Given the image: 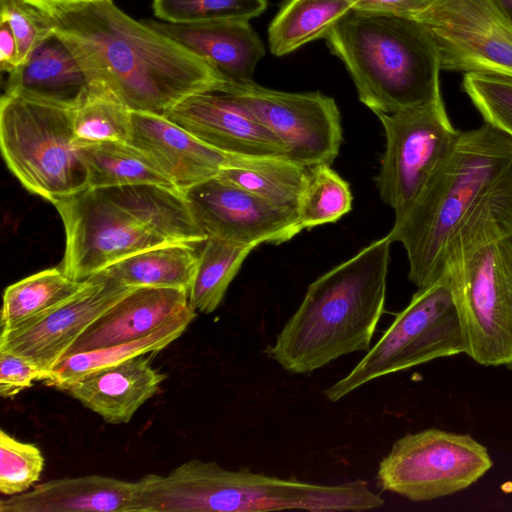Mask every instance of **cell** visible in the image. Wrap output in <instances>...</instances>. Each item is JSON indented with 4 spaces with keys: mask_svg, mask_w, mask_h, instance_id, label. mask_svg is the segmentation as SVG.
Here are the masks:
<instances>
[{
    "mask_svg": "<svg viewBox=\"0 0 512 512\" xmlns=\"http://www.w3.org/2000/svg\"><path fill=\"white\" fill-rule=\"evenodd\" d=\"M308 167L288 157L232 156L219 177L264 200L296 211Z\"/></svg>",
    "mask_w": 512,
    "mask_h": 512,
    "instance_id": "obj_25",
    "label": "cell"
},
{
    "mask_svg": "<svg viewBox=\"0 0 512 512\" xmlns=\"http://www.w3.org/2000/svg\"><path fill=\"white\" fill-rule=\"evenodd\" d=\"M72 127L77 145L129 142L132 110L109 90L90 85L72 108Z\"/></svg>",
    "mask_w": 512,
    "mask_h": 512,
    "instance_id": "obj_30",
    "label": "cell"
},
{
    "mask_svg": "<svg viewBox=\"0 0 512 512\" xmlns=\"http://www.w3.org/2000/svg\"><path fill=\"white\" fill-rule=\"evenodd\" d=\"M512 24V0H494Z\"/></svg>",
    "mask_w": 512,
    "mask_h": 512,
    "instance_id": "obj_40",
    "label": "cell"
},
{
    "mask_svg": "<svg viewBox=\"0 0 512 512\" xmlns=\"http://www.w3.org/2000/svg\"><path fill=\"white\" fill-rule=\"evenodd\" d=\"M207 237L257 247L287 242L303 230L296 211L276 206L223 180L201 182L184 193Z\"/></svg>",
    "mask_w": 512,
    "mask_h": 512,
    "instance_id": "obj_14",
    "label": "cell"
},
{
    "mask_svg": "<svg viewBox=\"0 0 512 512\" xmlns=\"http://www.w3.org/2000/svg\"><path fill=\"white\" fill-rule=\"evenodd\" d=\"M75 296L10 331H2L0 350L21 356L50 374L79 336L102 314L138 287L98 272ZM47 377V378H48Z\"/></svg>",
    "mask_w": 512,
    "mask_h": 512,
    "instance_id": "obj_15",
    "label": "cell"
},
{
    "mask_svg": "<svg viewBox=\"0 0 512 512\" xmlns=\"http://www.w3.org/2000/svg\"><path fill=\"white\" fill-rule=\"evenodd\" d=\"M354 1V0H353Z\"/></svg>",
    "mask_w": 512,
    "mask_h": 512,
    "instance_id": "obj_41",
    "label": "cell"
},
{
    "mask_svg": "<svg viewBox=\"0 0 512 512\" xmlns=\"http://www.w3.org/2000/svg\"><path fill=\"white\" fill-rule=\"evenodd\" d=\"M195 317L196 312L188 305L144 338L65 356L55 364L44 383L57 387L132 357L159 352L179 338Z\"/></svg>",
    "mask_w": 512,
    "mask_h": 512,
    "instance_id": "obj_26",
    "label": "cell"
},
{
    "mask_svg": "<svg viewBox=\"0 0 512 512\" xmlns=\"http://www.w3.org/2000/svg\"><path fill=\"white\" fill-rule=\"evenodd\" d=\"M392 242H371L307 288L265 354L293 374H309L337 358L368 351L384 312Z\"/></svg>",
    "mask_w": 512,
    "mask_h": 512,
    "instance_id": "obj_4",
    "label": "cell"
},
{
    "mask_svg": "<svg viewBox=\"0 0 512 512\" xmlns=\"http://www.w3.org/2000/svg\"><path fill=\"white\" fill-rule=\"evenodd\" d=\"M406 17L432 37L441 71L512 77V24L494 0H430Z\"/></svg>",
    "mask_w": 512,
    "mask_h": 512,
    "instance_id": "obj_12",
    "label": "cell"
},
{
    "mask_svg": "<svg viewBox=\"0 0 512 512\" xmlns=\"http://www.w3.org/2000/svg\"><path fill=\"white\" fill-rule=\"evenodd\" d=\"M202 59L225 82L248 83L265 47L249 21H213L175 24L142 20Z\"/></svg>",
    "mask_w": 512,
    "mask_h": 512,
    "instance_id": "obj_18",
    "label": "cell"
},
{
    "mask_svg": "<svg viewBox=\"0 0 512 512\" xmlns=\"http://www.w3.org/2000/svg\"><path fill=\"white\" fill-rule=\"evenodd\" d=\"M164 116L225 154L287 157L286 147L278 137L216 87L187 96Z\"/></svg>",
    "mask_w": 512,
    "mask_h": 512,
    "instance_id": "obj_16",
    "label": "cell"
},
{
    "mask_svg": "<svg viewBox=\"0 0 512 512\" xmlns=\"http://www.w3.org/2000/svg\"><path fill=\"white\" fill-rule=\"evenodd\" d=\"M129 143L147 153L182 193L218 176L232 157L204 143L164 115L149 112L132 111Z\"/></svg>",
    "mask_w": 512,
    "mask_h": 512,
    "instance_id": "obj_17",
    "label": "cell"
},
{
    "mask_svg": "<svg viewBox=\"0 0 512 512\" xmlns=\"http://www.w3.org/2000/svg\"><path fill=\"white\" fill-rule=\"evenodd\" d=\"M384 499L365 480L322 485L279 478L248 469L227 470L191 459L168 475L147 474L137 481L136 512H311L366 511Z\"/></svg>",
    "mask_w": 512,
    "mask_h": 512,
    "instance_id": "obj_5",
    "label": "cell"
},
{
    "mask_svg": "<svg viewBox=\"0 0 512 512\" xmlns=\"http://www.w3.org/2000/svg\"><path fill=\"white\" fill-rule=\"evenodd\" d=\"M461 87L484 123L512 138V77L464 74Z\"/></svg>",
    "mask_w": 512,
    "mask_h": 512,
    "instance_id": "obj_33",
    "label": "cell"
},
{
    "mask_svg": "<svg viewBox=\"0 0 512 512\" xmlns=\"http://www.w3.org/2000/svg\"><path fill=\"white\" fill-rule=\"evenodd\" d=\"M352 208L349 184L331 165L308 167L296 213L303 229L333 223Z\"/></svg>",
    "mask_w": 512,
    "mask_h": 512,
    "instance_id": "obj_31",
    "label": "cell"
},
{
    "mask_svg": "<svg viewBox=\"0 0 512 512\" xmlns=\"http://www.w3.org/2000/svg\"><path fill=\"white\" fill-rule=\"evenodd\" d=\"M465 354L512 372V238L478 247L446 265Z\"/></svg>",
    "mask_w": 512,
    "mask_h": 512,
    "instance_id": "obj_9",
    "label": "cell"
},
{
    "mask_svg": "<svg viewBox=\"0 0 512 512\" xmlns=\"http://www.w3.org/2000/svg\"><path fill=\"white\" fill-rule=\"evenodd\" d=\"M0 146L7 167L24 188L52 204L87 187L72 108L4 93Z\"/></svg>",
    "mask_w": 512,
    "mask_h": 512,
    "instance_id": "obj_7",
    "label": "cell"
},
{
    "mask_svg": "<svg viewBox=\"0 0 512 512\" xmlns=\"http://www.w3.org/2000/svg\"><path fill=\"white\" fill-rule=\"evenodd\" d=\"M199 244H164L128 256L100 272L129 286L189 292L197 269Z\"/></svg>",
    "mask_w": 512,
    "mask_h": 512,
    "instance_id": "obj_23",
    "label": "cell"
},
{
    "mask_svg": "<svg viewBox=\"0 0 512 512\" xmlns=\"http://www.w3.org/2000/svg\"><path fill=\"white\" fill-rule=\"evenodd\" d=\"M463 353L458 312L443 274L413 294L366 355L346 376L325 389L324 395L337 402L377 378Z\"/></svg>",
    "mask_w": 512,
    "mask_h": 512,
    "instance_id": "obj_8",
    "label": "cell"
},
{
    "mask_svg": "<svg viewBox=\"0 0 512 512\" xmlns=\"http://www.w3.org/2000/svg\"><path fill=\"white\" fill-rule=\"evenodd\" d=\"M166 378L144 355L95 370L59 385L63 391L111 424L128 423Z\"/></svg>",
    "mask_w": 512,
    "mask_h": 512,
    "instance_id": "obj_19",
    "label": "cell"
},
{
    "mask_svg": "<svg viewBox=\"0 0 512 512\" xmlns=\"http://www.w3.org/2000/svg\"><path fill=\"white\" fill-rule=\"evenodd\" d=\"M20 66L17 42L10 25L0 21V70L10 74Z\"/></svg>",
    "mask_w": 512,
    "mask_h": 512,
    "instance_id": "obj_38",
    "label": "cell"
},
{
    "mask_svg": "<svg viewBox=\"0 0 512 512\" xmlns=\"http://www.w3.org/2000/svg\"><path fill=\"white\" fill-rule=\"evenodd\" d=\"M44 458L40 449L0 431V491L12 496L27 491L41 476Z\"/></svg>",
    "mask_w": 512,
    "mask_h": 512,
    "instance_id": "obj_34",
    "label": "cell"
},
{
    "mask_svg": "<svg viewBox=\"0 0 512 512\" xmlns=\"http://www.w3.org/2000/svg\"><path fill=\"white\" fill-rule=\"evenodd\" d=\"M22 3H25L33 8H36L42 12H48L55 6L67 3H73L83 0H18Z\"/></svg>",
    "mask_w": 512,
    "mask_h": 512,
    "instance_id": "obj_39",
    "label": "cell"
},
{
    "mask_svg": "<svg viewBox=\"0 0 512 512\" xmlns=\"http://www.w3.org/2000/svg\"><path fill=\"white\" fill-rule=\"evenodd\" d=\"M325 40L375 114L417 105L440 87L435 43L412 18L353 9Z\"/></svg>",
    "mask_w": 512,
    "mask_h": 512,
    "instance_id": "obj_6",
    "label": "cell"
},
{
    "mask_svg": "<svg viewBox=\"0 0 512 512\" xmlns=\"http://www.w3.org/2000/svg\"><path fill=\"white\" fill-rule=\"evenodd\" d=\"M266 7V0H154L152 4L158 19L175 24L250 21Z\"/></svg>",
    "mask_w": 512,
    "mask_h": 512,
    "instance_id": "obj_32",
    "label": "cell"
},
{
    "mask_svg": "<svg viewBox=\"0 0 512 512\" xmlns=\"http://www.w3.org/2000/svg\"><path fill=\"white\" fill-rule=\"evenodd\" d=\"M217 89L251 112L286 147L289 159L306 167L331 165L342 143L340 111L320 92H284L251 81H221Z\"/></svg>",
    "mask_w": 512,
    "mask_h": 512,
    "instance_id": "obj_13",
    "label": "cell"
},
{
    "mask_svg": "<svg viewBox=\"0 0 512 512\" xmlns=\"http://www.w3.org/2000/svg\"><path fill=\"white\" fill-rule=\"evenodd\" d=\"M353 9V0H286L268 28L270 51L283 56L325 39Z\"/></svg>",
    "mask_w": 512,
    "mask_h": 512,
    "instance_id": "obj_27",
    "label": "cell"
},
{
    "mask_svg": "<svg viewBox=\"0 0 512 512\" xmlns=\"http://www.w3.org/2000/svg\"><path fill=\"white\" fill-rule=\"evenodd\" d=\"M430 0H354V9L408 16Z\"/></svg>",
    "mask_w": 512,
    "mask_h": 512,
    "instance_id": "obj_37",
    "label": "cell"
},
{
    "mask_svg": "<svg viewBox=\"0 0 512 512\" xmlns=\"http://www.w3.org/2000/svg\"><path fill=\"white\" fill-rule=\"evenodd\" d=\"M53 205L66 235L60 266L78 281L150 248L207 239L184 193L165 186L85 188Z\"/></svg>",
    "mask_w": 512,
    "mask_h": 512,
    "instance_id": "obj_3",
    "label": "cell"
},
{
    "mask_svg": "<svg viewBox=\"0 0 512 512\" xmlns=\"http://www.w3.org/2000/svg\"><path fill=\"white\" fill-rule=\"evenodd\" d=\"M1 20L6 21L17 42L20 66L53 33L44 13L18 0H0Z\"/></svg>",
    "mask_w": 512,
    "mask_h": 512,
    "instance_id": "obj_35",
    "label": "cell"
},
{
    "mask_svg": "<svg viewBox=\"0 0 512 512\" xmlns=\"http://www.w3.org/2000/svg\"><path fill=\"white\" fill-rule=\"evenodd\" d=\"M492 465L487 448L470 435L430 428L396 440L377 481L384 491L424 502L467 489Z\"/></svg>",
    "mask_w": 512,
    "mask_h": 512,
    "instance_id": "obj_10",
    "label": "cell"
},
{
    "mask_svg": "<svg viewBox=\"0 0 512 512\" xmlns=\"http://www.w3.org/2000/svg\"><path fill=\"white\" fill-rule=\"evenodd\" d=\"M88 284L59 267L45 269L8 286L3 295L2 331L14 330L63 304Z\"/></svg>",
    "mask_w": 512,
    "mask_h": 512,
    "instance_id": "obj_28",
    "label": "cell"
},
{
    "mask_svg": "<svg viewBox=\"0 0 512 512\" xmlns=\"http://www.w3.org/2000/svg\"><path fill=\"white\" fill-rule=\"evenodd\" d=\"M387 236L403 245L418 289L458 257L512 238V138L486 123L460 130Z\"/></svg>",
    "mask_w": 512,
    "mask_h": 512,
    "instance_id": "obj_1",
    "label": "cell"
},
{
    "mask_svg": "<svg viewBox=\"0 0 512 512\" xmlns=\"http://www.w3.org/2000/svg\"><path fill=\"white\" fill-rule=\"evenodd\" d=\"M188 295L179 288L138 287L96 319L63 357L144 338L187 307Z\"/></svg>",
    "mask_w": 512,
    "mask_h": 512,
    "instance_id": "obj_20",
    "label": "cell"
},
{
    "mask_svg": "<svg viewBox=\"0 0 512 512\" xmlns=\"http://www.w3.org/2000/svg\"><path fill=\"white\" fill-rule=\"evenodd\" d=\"M48 374L29 360L8 351L0 350V394L12 398L33 385L45 381Z\"/></svg>",
    "mask_w": 512,
    "mask_h": 512,
    "instance_id": "obj_36",
    "label": "cell"
},
{
    "mask_svg": "<svg viewBox=\"0 0 512 512\" xmlns=\"http://www.w3.org/2000/svg\"><path fill=\"white\" fill-rule=\"evenodd\" d=\"M254 249L216 237L200 243L196 273L188 304L195 312L212 313L221 303L242 263Z\"/></svg>",
    "mask_w": 512,
    "mask_h": 512,
    "instance_id": "obj_29",
    "label": "cell"
},
{
    "mask_svg": "<svg viewBox=\"0 0 512 512\" xmlns=\"http://www.w3.org/2000/svg\"><path fill=\"white\" fill-rule=\"evenodd\" d=\"M137 483L101 475L55 479L0 502L1 512H133Z\"/></svg>",
    "mask_w": 512,
    "mask_h": 512,
    "instance_id": "obj_21",
    "label": "cell"
},
{
    "mask_svg": "<svg viewBox=\"0 0 512 512\" xmlns=\"http://www.w3.org/2000/svg\"><path fill=\"white\" fill-rule=\"evenodd\" d=\"M78 151L86 171V188L152 184L176 189L155 161L129 142L83 144Z\"/></svg>",
    "mask_w": 512,
    "mask_h": 512,
    "instance_id": "obj_24",
    "label": "cell"
},
{
    "mask_svg": "<svg viewBox=\"0 0 512 512\" xmlns=\"http://www.w3.org/2000/svg\"><path fill=\"white\" fill-rule=\"evenodd\" d=\"M43 13L89 85L109 90L132 111L165 115L187 96L222 81L202 59L112 0L61 4Z\"/></svg>",
    "mask_w": 512,
    "mask_h": 512,
    "instance_id": "obj_2",
    "label": "cell"
},
{
    "mask_svg": "<svg viewBox=\"0 0 512 512\" xmlns=\"http://www.w3.org/2000/svg\"><path fill=\"white\" fill-rule=\"evenodd\" d=\"M89 86L75 56L53 32L24 64L8 74L4 93L73 108Z\"/></svg>",
    "mask_w": 512,
    "mask_h": 512,
    "instance_id": "obj_22",
    "label": "cell"
},
{
    "mask_svg": "<svg viewBox=\"0 0 512 512\" xmlns=\"http://www.w3.org/2000/svg\"><path fill=\"white\" fill-rule=\"evenodd\" d=\"M376 116L386 141L375 183L381 200L393 209L397 219L408 209L460 130L450 120L441 86L417 105Z\"/></svg>",
    "mask_w": 512,
    "mask_h": 512,
    "instance_id": "obj_11",
    "label": "cell"
}]
</instances>
